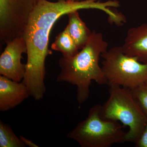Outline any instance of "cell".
<instances>
[{
  "instance_id": "cell-1",
  "label": "cell",
  "mask_w": 147,
  "mask_h": 147,
  "mask_svg": "<svg viewBox=\"0 0 147 147\" xmlns=\"http://www.w3.org/2000/svg\"><path fill=\"white\" fill-rule=\"evenodd\" d=\"M101 7L99 1H37L24 31L27 60L22 81L35 100H41L46 91L45 61L47 56L53 53L48 44L50 32L55 22L63 15L74 11Z\"/></svg>"
},
{
  "instance_id": "cell-2",
  "label": "cell",
  "mask_w": 147,
  "mask_h": 147,
  "mask_svg": "<svg viewBox=\"0 0 147 147\" xmlns=\"http://www.w3.org/2000/svg\"><path fill=\"white\" fill-rule=\"evenodd\" d=\"M108 47L102 33L93 30L88 41L76 55L71 57H63L59 60L61 71L57 82L76 86L79 107L89 97L90 87L93 81L99 85L108 84L99 61Z\"/></svg>"
},
{
  "instance_id": "cell-3",
  "label": "cell",
  "mask_w": 147,
  "mask_h": 147,
  "mask_svg": "<svg viewBox=\"0 0 147 147\" xmlns=\"http://www.w3.org/2000/svg\"><path fill=\"white\" fill-rule=\"evenodd\" d=\"M109 86V97L100 105V117L120 121L124 126L128 127L126 142L135 144L144 128L147 116L134 98L131 90L117 85Z\"/></svg>"
},
{
  "instance_id": "cell-4",
  "label": "cell",
  "mask_w": 147,
  "mask_h": 147,
  "mask_svg": "<svg viewBox=\"0 0 147 147\" xmlns=\"http://www.w3.org/2000/svg\"><path fill=\"white\" fill-rule=\"evenodd\" d=\"M100 105L92 107L88 117L79 123L67 137L82 147H110L115 144L126 142V132L119 122L102 119Z\"/></svg>"
},
{
  "instance_id": "cell-5",
  "label": "cell",
  "mask_w": 147,
  "mask_h": 147,
  "mask_svg": "<svg viewBox=\"0 0 147 147\" xmlns=\"http://www.w3.org/2000/svg\"><path fill=\"white\" fill-rule=\"evenodd\" d=\"M102 67L109 86L132 90L147 81V63L124 54L121 46H114L101 55Z\"/></svg>"
},
{
  "instance_id": "cell-6",
  "label": "cell",
  "mask_w": 147,
  "mask_h": 147,
  "mask_svg": "<svg viewBox=\"0 0 147 147\" xmlns=\"http://www.w3.org/2000/svg\"><path fill=\"white\" fill-rule=\"evenodd\" d=\"M37 0H0V35L5 43L24 36Z\"/></svg>"
},
{
  "instance_id": "cell-7",
  "label": "cell",
  "mask_w": 147,
  "mask_h": 147,
  "mask_svg": "<svg viewBox=\"0 0 147 147\" xmlns=\"http://www.w3.org/2000/svg\"><path fill=\"white\" fill-rule=\"evenodd\" d=\"M0 56V74L9 79L21 82L26 73V64L21 63L22 55L27 53L24 36L18 37L6 43Z\"/></svg>"
},
{
  "instance_id": "cell-8",
  "label": "cell",
  "mask_w": 147,
  "mask_h": 147,
  "mask_svg": "<svg viewBox=\"0 0 147 147\" xmlns=\"http://www.w3.org/2000/svg\"><path fill=\"white\" fill-rule=\"evenodd\" d=\"M23 82H17L0 76V110L8 111L22 103L30 96Z\"/></svg>"
},
{
  "instance_id": "cell-9",
  "label": "cell",
  "mask_w": 147,
  "mask_h": 147,
  "mask_svg": "<svg viewBox=\"0 0 147 147\" xmlns=\"http://www.w3.org/2000/svg\"><path fill=\"white\" fill-rule=\"evenodd\" d=\"M121 46L125 55L147 63V24L129 29Z\"/></svg>"
},
{
  "instance_id": "cell-10",
  "label": "cell",
  "mask_w": 147,
  "mask_h": 147,
  "mask_svg": "<svg viewBox=\"0 0 147 147\" xmlns=\"http://www.w3.org/2000/svg\"><path fill=\"white\" fill-rule=\"evenodd\" d=\"M68 24L66 28L69 32L81 50L88 41L92 32L79 16L78 11H74L67 14Z\"/></svg>"
},
{
  "instance_id": "cell-11",
  "label": "cell",
  "mask_w": 147,
  "mask_h": 147,
  "mask_svg": "<svg viewBox=\"0 0 147 147\" xmlns=\"http://www.w3.org/2000/svg\"><path fill=\"white\" fill-rule=\"evenodd\" d=\"M51 48L55 51L61 52L63 57L67 58L75 56L80 50L66 27L63 31L56 36L55 42L51 45Z\"/></svg>"
},
{
  "instance_id": "cell-12",
  "label": "cell",
  "mask_w": 147,
  "mask_h": 147,
  "mask_svg": "<svg viewBox=\"0 0 147 147\" xmlns=\"http://www.w3.org/2000/svg\"><path fill=\"white\" fill-rule=\"evenodd\" d=\"M26 146L7 123L0 121V147H25Z\"/></svg>"
},
{
  "instance_id": "cell-13",
  "label": "cell",
  "mask_w": 147,
  "mask_h": 147,
  "mask_svg": "<svg viewBox=\"0 0 147 147\" xmlns=\"http://www.w3.org/2000/svg\"><path fill=\"white\" fill-rule=\"evenodd\" d=\"M131 90L134 98L147 116V81Z\"/></svg>"
},
{
  "instance_id": "cell-14",
  "label": "cell",
  "mask_w": 147,
  "mask_h": 147,
  "mask_svg": "<svg viewBox=\"0 0 147 147\" xmlns=\"http://www.w3.org/2000/svg\"><path fill=\"white\" fill-rule=\"evenodd\" d=\"M135 144L136 147H147V120L141 136Z\"/></svg>"
},
{
  "instance_id": "cell-15",
  "label": "cell",
  "mask_w": 147,
  "mask_h": 147,
  "mask_svg": "<svg viewBox=\"0 0 147 147\" xmlns=\"http://www.w3.org/2000/svg\"><path fill=\"white\" fill-rule=\"evenodd\" d=\"M19 137L26 146H28L30 147H38V146L36 144H35L34 142H33L31 140H29L26 137L22 136H20Z\"/></svg>"
},
{
  "instance_id": "cell-16",
  "label": "cell",
  "mask_w": 147,
  "mask_h": 147,
  "mask_svg": "<svg viewBox=\"0 0 147 147\" xmlns=\"http://www.w3.org/2000/svg\"><path fill=\"white\" fill-rule=\"evenodd\" d=\"M74 1H91L93 2L98 1V0H71Z\"/></svg>"
},
{
  "instance_id": "cell-17",
  "label": "cell",
  "mask_w": 147,
  "mask_h": 147,
  "mask_svg": "<svg viewBox=\"0 0 147 147\" xmlns=\"http://www.w3.org/2000/svg\"><path fill=\"white\" fill-rule=\"evenodd\" d=\"M68 1V0H58V1Z\"/></svg>"
}]
</instances>
